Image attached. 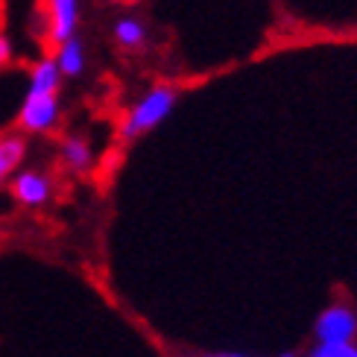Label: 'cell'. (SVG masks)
Here are the masks:
<instances>
[{"label": "cell", "mask_w": 357, "mask_h": 357, "mask_svg": "<svg viewBox=\"0 0 357 357\" xmlns=\"http://www.w3.org/2000/svg\"><path fill=\"white\" fill-rule=\"evenodd\" d=\"M176 100H178V94H176V88H170V85H155V88H150V91H146V94L135 102V109L126 114L121 135H123L126 141H135V138L146 135V132L155 129V126L173 112Z\"/></svg>", "instance_id": "6da1fadb"}, {"label": "cell", "mask_w": 357, "mask_h": 357, "mask_svg": "<svg viewBox=\"0 0 357 357\" xmlns=\"http://www.w3.org/2000/svg\"><path fill=\"white\" fill-rule=\"evenodd\" d=\"M314 334L319 337V343H351L354 334H357L354 310H349L343 305H334L328 310H322Z\"/></svg>", "instance_id": "7a4b0ae2"}, {"label": "cell", "mask_w": 357, "mask_h": 357, "mask_svg": "<svg viewBox=\"0 0 357 357\" xmlns=\"http://www.w3.org/2000/svg\"><path fill=\"white\" fill-rule=\"evenodd\" d=\"M59 121V97L47 94V97H36L26 94L24 106H21V117L18 123L26 132H47L53 129V123Z\"/></svg>", "instance_id": "3957f363"}, {"label": "cell", "mask_w": 357, "mask_h": 357, "mask_svg": "<svg viewBox=\"0 0 357 357\" xmlns=\"http://www.w3.org/2000/svg\"><path fill=\"white\" fill-rule=\"evenodd\" d=\"M12 193H15V199H18L21 205L26 208H38L50 199V193H53V185H50V178L38 173V170H21L18 176L12 178Z\"/></svg>", "instance_id": "277c9868"}, {"label": "cell", "mask_w": 357, "mask_h": 357, "mask_svg": "<svg viewBox=\"0 0 357 357\" xmlns=\"http://www.w3.org/2000/svg\"><path fill=\"white\" fill-rule=\"evenodd\" d=\"M79 24V0H50V38L65 44Z\"/></svg>", "instance_id": "5b68a950"}, {"label": "cell", "mask_w": 357, "mask_h": 357, "mask_svg": "<svg viewBox=\"0 0 357 357\" xmlns=\"http://www.w3.org/2000/svg\"><path fill=\"white\" fill-rule=\"evenodd\" d=\"M59 82H62V70H59L56 59H41V62L33 68L29 73V91L26 94H36V97H47L59 91Z\"/></svg>", "instance_id": "8992f818"}, {"label": "cell", "mask_w": 357, "mask_h": 357, "mask_svg": "<svg viewBox=\"0 0 357 357\" xmlns=\"http://www.w3.org/2000/svg\"><path fill=\"white\" fill-rule=\"evenodd\" d=\"M56 62H59V70H62V77H82V70H85V47H82V41L73 36L68 38L65 44H59V56H56Z\"/></svg>", "instance_id": "52a82bcc"}, {"label": "cell", "mask_w": 357, "mask_h": 357, "mask_svg": "<svg viewBox=\"0 0 357 357\" xmlns=\"http://www.w3.org/2000/svg\"><path fill=\"white\" fill-rule=\"evenodd\" d=\"M26 155V141L18 135H9V138H0V182L9 178L15 170L21 167V161Z\"/></svg>", "instance_id": "ba28073f"}, {"label": "cell", "mask_w": 357, "mask_h": 357, "mask_svg": "<svg viewBox=\"0 0 357 357\" xmlns=\"http://www.w3.org/2000/svg\"><path fill=\"white\" fill-rule=\"evenodd\" d=\"M62 158H65V165L70 170H77V173L88 170V167H91V161H94L91 146H88L82 138H68L62 144Z\"/></svg>", "instance_id": "9c48e42d"}, {"label": "cell", "mask_w": 357, "mask_h": 357, "mask_svg": "<svg viewBox=\"0 0 357 357\" xmlns=\"http://www.w3.org/2000/svg\"><path fill=\"white\" fill-rule=\"evenodd\" d=\"M114 38H117V44H121V47L135 50V47H141V44L146 41V29H144V24L135 21V18H121V21L114 24Z\"/></svg>", "instance_id": "30bf717a"}, {"label": "cell", "mask_w": 357, "mask_h": 357, "mask_svg": "<svg viewBox=\"0 0 357 357\" xmlns=\"http://www.w3.org/2000/svg\"><path fill=\"white\" fill-rule=\"evenodd\" d=\"M310 357H357V349L351 343H319Z\"/></svg>", "instance_id": "8fae6325"}, {"label": "cell", "mask_w": 357, "mask_h": 357, "mask_svg": "<svg viewBox=\"0 0 357 357\" xmlns=\"http://www.w3.org/2000/svg\"><path fill=\"white\" fill-rule=\"evenodd\" d=\"M12 59V44H9V38L0 33V65H6Z\"/></svg>", "instance_id": "7c38bea8"}, {"label": "cell", "mask_w": 357, "mask_h": 357, "mask_svg": "<svg viewBox=\"0 0 357 357\" xmlns=\"http://www.w3.org/2000/svg\"><path fill=\"white\" fill-rule=\"evenodd\" d=\"M222 357H243V354H222Z\"/></svg>", "instance_id": "4fadbf2b"}, {"label": "cell", "mask_w": 357, "mask_h": 357, "mask_svg": "<svg viewBox=\"0 0 357 357\" xmlns=\"http://www.w3.org/2000/svg\"><path fill=\"white\" fill-rule=\"evenodd\" d=\"M281 357H296V354H281Z\"/></svg>", "instance_id": "5bb4252c"}, {"label": "cell", "mask_w": 357, "mask_h": 357, "mask_svg": "<svg viewBox=\"0 0 357 357\" xmlns=\"http://www.w3.org/2000/svg\"><path fill=\"white\" fill-rule=\"evenodd\" d=\"M211 357H222V354H211Z\"/></svg>", "instance_id": "9a60e30c"}, {"label": "cell", "mask_w": 357, "mask_h": 357, "mask_svg": "<svg viewBox=\"0 0 357 357\" xmlns=\"http://www.w3.org/2000/svg\"><path fill=\"white\" fill-rule=\"evenodd\" d=\"M126 3H132V0H126Z\"/></svg>", "instance_id": "2e32d148"}]
</instances>
